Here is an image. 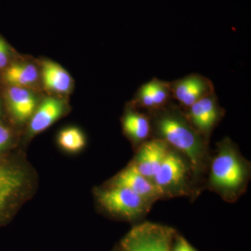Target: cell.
I'll use <instances>...</instances> for the list:
<instances>
[{"label":"cell","mask_w":251,"mask_h":251,"mask_svg":"<svg viewBox=\"0 0 251 251\" xmlns=\"http://www.w3.org/2000/svg\"><path fill=\"white\" fill-rule=\"evenodd\" d=\"M98 198L107 211L126 219H135L143 215L148 211L150 204L128 188L112 185L110 188L100 191Z\"/></svg>","instance_id":"cell-4"},{"label":"cell","mask_w":251,"mask_h":251,"mask_svg":"<svg viewBox=\"0 0 251 251\" xmlns=\"http://www.w3.org/2000/svg\"><path fill=\"white\" fill-rule=\"evenodd\" d=\"M151 112L158 138L182 153L193 169L200 171L205 153L204 137L195 129L184 112L171 102Z\"/></svg>","instance_id":"cell-1"},{"label":"cell","mask_w":251,"mask_h":251,"mask_svg":"<svg viewBox=\"0 0 251 251\" xmlns=\"http://www.w3.org/2000/svg\"><path fill=\"white\" fill-rule=\"evenodd\" d=\"M43 80L44 85L49 90L54 92H69L72 81L67 71L56 63L46 61L43 64Z\"/></svg>","instance_id":"cell-15"},{"label":"cell","mask_w":251,"mask_h":251,"mask_svg":"<svg viewBox=\"0 0 251 251\" xmlns=\"http://www.w3.org/2000/svg\"><path fill=\"white\" fill-rule=\"evenodd\" d=\"M249 179L247 163L239 155L230 140L219 145L211 166V187L226 198L232 199L242 192Z\"/></svg>","instance_id":"cell-2"},{"label":"cell","mask_w":251,"mask_h":251,"mask_svg":"<svg viewBox=\"0 0 251 251\" xmlns=\"http://www.w3.org/2000/svg\"><path fill=\"white\" fill-rule=\"evenodd\" d=\"M170 87L172 98L177 100L186 110L201 99L215 93L212 82L198 74H191L170 82Z\"/></svg>","instance_id":"cell-6"},{"label":"cell","mask_w":251,"mask_h":251,"mask_svg":"<svg viewBox=\"0 0 251 251\" xmlns=\"http://www.w3.org/2000/svg\"><path fill=\"white\" fill-rule=\"evenodd\" d=\"M188 167L179 153L170 150L152 181L162 196L178 192L187 179Z\"/></svg>","instance_id":"cell-5"},{"label":"cell","mask_w":251,"mask_h":251,"mask_svg":"<svg viewBox=\"0 0 251 251\" xmlns=\"http://www.w3.org/2000/svg\"><path fill=\"white\" fill-rule=\"evenodd\" d=\"M170 150L171 146L160 138L147 140L142 144L132 163L141 174L152 181Z\"/></svg>","instance_id":"cell-8"},{"label":"cell","mask_w":251,"mask_h":251,"mask_svg":"<svg viewBox=\"0 0 251 251\" xmlns=\"http://www.w3.org/2000/svg\"><path fill=\"white\" fill-rule=\"evenodd\" d=\"M23 184V173L0 160V224L11 200Z\"/></svg>","instance_id":"cell-11"},{"label":"cell","mask_w":251,"mask_h":251,"mask_svg":"<svg viewBox=\"0 0 251 251\" xmlns=\"http://www.w3.org/2000/svg\"><path fill=\"white\" fill-rule=\"evenodd\" d=\"M38 77V72L31 64H13L6 69L4 78L6 82L16 87H24L34 83Z\"/></svg>","instance_id":"cell-16"},{"label":"cell","mask_w":251,"mask_h":251,"mask_svg":"<svg viewBox=\"0 0 251 251\" xmlns=\"http://www.w3.org/2000/svg\"><path fill=\"white\" fill-rule=\"evenodd\" d=\"M175 244L174 247L172 248L171 251H196L191 245L189 243L184 239V237L179 236L175 237Z\"/></svg>","instance_id":"cell-20"},{"label":"cell","mask_w":251,"mask_h":251,"mask_svg":"<svg viewBox=\"0 0 251 251\" xmlns=\"http://www.w3.org/2000/svg\"><path fill=\"white\" fill-rule=\"evenodd\" d=\"M11 139V130L7 126L0 123V153L7 148Z\"/></svg>","instance_id":"cell-18"},{"label":"cell","mask_w":251,"mask_h":251,"mask_svg":"<svg viewBox=\"0 0 251 251\" xmlns=\"http://www.w3.org/2000/svg\"><path fill=\"white\" fill-rule=\"evenodd\" d=\"M112 185L128 188L149 202L162 196L153 181L141 174L133 163L115 176Z\"/></svg>","instance_id":"cell-10"},{"label":"cell","mask_w":251,"mask_h":251,"mask_svg":"<svg viewBox=\"0 0 251 251\" xmlns=\"http://www.w3.org/2000/svg\"><path fill=\"white\" fill-rule=\"evenodd\" d=\"M0 115H1V110H0Z\"/></svg>","instance_id":"cell-21"},{"label":"cell","mask_w":251,"mask_h":251,"mask_svg":"<svg viewBox=\"0 0 251 251\" xmlns=\"http://www.w3.org/2000/svg\"><path fill=\"white\" fill-rule=\"evenodd\" d=\"M176 233L171 227L145 222L130 229L122 242L123 251H171Z\"/></svg>","instance_id":"cell-3"},{"label":"cell","mask_w":251,"mask_h":251,"mask_svg":"<svg viewBox=\"0 0 251 251\" xmlns=\"http://www.w3.org/2000/svg\"><path fill=\"white\" fill-rule=\"evenodd\" d=\"M64 110L62 100L55 98L46 99L31 116V133L36 134L47 129L62 116Z\"/></svg>","instance_id":"cell-12"},{"label":"cell","mask_w":251,"mask_h":251,"mask_svg":"<svg viewBox=\"0 0 251 251\" xmlns=\"http://www.w3.org/2000/svg\"><path fill=\"white\" fill-rule=\"evenodd\" d=\"M10 57L9 50L6 43L0 38V69L7 65Z\"/></svg>","instance_id":"cell-19"},{"label":"cell","mask_w":251,"mask_h":251,"mask_svg":"<svg viewBox=\"0 0 251 251\" xmlns=\"http://www.w3.org/2000/svg\"><path fill=\"white\" fill-rule=\"evenodd\" d=\"M190 123L200 134L208 137L224 113L215 93L201 99L184 112Z\"/></svg>","instance_id":"cell-7"},{"label":"cell","mask_w":251,"mask_h":251,"mask_svg":"<svg viewBox=\"0 0 251 251\" xmlns=\"http://www.w3.org/2000/svg\"><path fill=\"white\" fill-rule=\"evenodd\" d=\"M122 122L126 134L135 143L143 144L150 137L151 121L143 112L137 111L134 108L128 109L126 112Z\"/></svg>","instance_id":"cell-14"},{"label":"cell","mask_w":251,"mask_h":251,"mask_svg":"<svg viewBox=\"0 0 251 251\" xmlns=\"http://www.w3.org/2000/svg\"><path fill=\"white\" fill-rule=\"evenodd\" d=\"M7 101L10 110L19 122L27 120L32 116L35 110V97L24 87L12 86L7 92Z\"/></svg>","instance_id":"cell-13"},{"label":"cell","mask_w":251,"mask_h":251,"mask_svg":"<svg viewBox=\"0 0 251 251\" xmlns=\"http://www.w3.org/2000/svg\"><path fill=\"white\" fill-rule=\"evenodd\" d=\"M58 143L66 151L76 152L85 147V135L78 128L74 127L65 128L59 133Z\"/></svg>","instance_id":"cell-17"},{"label":"cell","mask_w":251,"mask_h":251,"mask_svg":"<svg viewBox=\"0 0 251 251\" xmlns=\"http://www.w3.org/2000/svg\"><path fill=\"white\" fill-rule=\"evenodd\" d=\"M171 99L170 82L154 77L138 89L133 103L136 106L153 112L166 106Z\"/></svg>","instance_id":"cell-9"}]
</instances>
